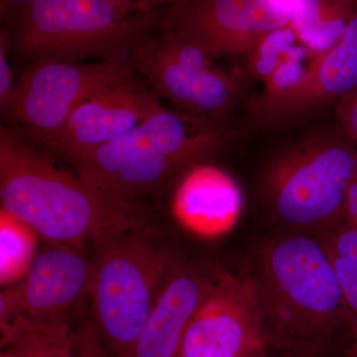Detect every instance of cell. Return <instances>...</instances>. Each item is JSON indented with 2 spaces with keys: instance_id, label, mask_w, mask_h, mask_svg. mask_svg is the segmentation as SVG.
Segmentation results:
<instances>
[{
  "instance_id": "cell-1",
  "label": "cell",
  "mask_w": 357,
  "mask_h": 357,
  "mask_svg": "<svg viewBox=\"0 0 357 357\" xmlns=\"http://www.w3.org/2000/svg\"><path fill=\"white\" fill-rule=\"evenodd\" d=\"M0 198L1 208L42 238L82 250L107 232L154 229L139 202L100 191L4 126L0 128Z\"/></svg>"
},
{
  "instance_id": "cell-2",
  "label": "cell",
  "mask_w": 357,
  "mask_h": 357,
  "mask_svg": "<svg viewBox=\"0 0 357 357\" xmlns=\"http://www.w3.org/2000/svg\"><path fill=\"white\" fill-rule=\"evenodd\" d=\"M248 270L270 349L321 357L352 319L316 236L281 230L259 244Z\"/></svg>"
},
{
  "instance_id": "cell-3",
  "label": "cell",
  "mask_w": 357,
  "mask_h": 357,
  "mask_svg": "<svg viewBox=\"0 0 357 357\" xmlns=\"http://www.w3.org/2000/svg\"><path fill=\"white\" fill-rule=\"evenodd\" d=\"M91 314L112 357H133L155 303L182 262L155 229L107 232L93 239Z\"/></svg>"
},
{
  "instance_id": "cell-4",
  "label": "cell",
  "mask_w": 357,
  "mask_h": 357,
  "mask_svg": "<svg viewBox=\"0 0 357 357\" xmlns=\"http://www.w3.org/2000/svg\"><path fill=\"white\" fill-rule=\"evenodd\" d=\"M217 142V134L198 117L162 107L137 128L68 163L100 191L137 201L196 165Z\"/></svg>"
},
{
  "instance_id": "cell-5",
  "label": "cell",
  "mask_w": 357,
  "mask_h": 357,
  "mask_svg": "<svg viewBox=\"0 0 357 357\" xmlns=\"http://www.w3.org/2000/svg\"><path fill=\"white\" fill-rule=\"evenodd\" d=\"M159 20L156 13H126L105 0H29L17 48L34 63L129 59Z\"/></svg>"
},
{
  "instance_id": "cell-6",
  "label": "cell",
  "mask_w": 357,
  "mask_h": 357,
  "mask_svg": "<svg viewBox=\"0 0 357 357\" xmlns=\"http://www.w3.org/2000/svg\"><path fill=\"white\" fill-rule=\"evenodd\" d=\"M356 163L357 146L347 136L310 142L276 160L265 180L276 222L312 236L344 225Z\"/></svg>"
},
{
  "instance_id": "cell-7",
  "label": "cell",
  "mask_w": 357,
  "mask_h": 357,
  "mask_svg": "<svg viewBox=\"0 0 357 357\" xmlns=\"http://www.w3.org/2000/svg\"><path fill=\"white\" fill-rule=\"evenodd\" d=\"M133 70L128 58L107 59L93 64L34 63L1 110L28 130L54 132L84 100L132 79Z\"/></svg>"
},
{
  "instance_id": "cell-8",
  "label": "cell",
  "mask_w": 357,
  "mask_h": 357,
  "mask_svg": "<svg viewBox=\"0 0 357 357\" xmlns=\"http://www.w3.org/2000/svg\"><path fill=\"white\" fill-rule=\"evenodd\" d=\"M268 349L259 301L248 270L218 268L188 324L178 357H263Z\"/></svg>"
},
{
  "instance_id": "cell-9",
  "label": "cell",
  "mask_w": 357,
  "mask_h": 357,
  "mask_svg": "<svg viewBox=\"0 0 357 357\" xmlns=\"http://www.w3.org/2000/svg\"><path fill=\"white\" fill-rule=\"evenodd\" d=\"M131 54L137 70L159 95L188 114H218L234 96L231 79L211 68L210 56L199 45L175 30L160 27Z\"/></svg>"
},
{
  "instance_id": "cell-10",
  "label": "cell",
  "mask_w": 357,
  "mask_h": 357,
  "mask_svg": "<svg viewBox=\"0 0 357 357\" xmlns=\"http://www.w3.org/2000/svg\"><path fill=\"white\" fill-rule=\"evenodd\" d=\"M160 109L156 93L132 77L84 100L54 132L23 128L16 131L34 146L68 163L137 128Z\"/></svg>"
},
{
  "instance_id": "cell-11",
  "label": "cell",
  "mask_w": 357,
  "mask_h": 357,
  "mask_svg": "<svg viewBox=\"0 0 357 357\" xmlns=\"http://www.w3.org/2000/svg\"><path fill=\"white\" fill-rule=\"evenodd\" d=\"M93 264L86 250L54 243L35 257L27 273L0 295V326L16 317L70 319L91 297Z\"/></svg>"
},
{
  "instance_id": "cell-12",
  "label": "cell",
  "mask_w": 357,
  "mask_h": 357,
  "mask_svg": "<svg viewBox=\"0 0 357 357\" xmlns=\"http://www.w3.org/2000/svg\"><path fill=\"white\" fill-rule=\"evenodd\" d=\"M294 18L273 0H184L169 7L159 26L191 39L211 57L255 49L265 35L292 24Z\"/></svg>"
},
{
  "instance_id": "cell-13",
  "label": "cell",
  "mask_w": 357,
  "mask_h": 357,
  "mask_svg": "<svg viewBox=\"0 0 357 357\" xmlns=\"http://www.w3.org/2000/svg\"><path fill=\"white\" fill-rule=\"evenodd\" d=\"M218 268L182 263L162 289L133 357H178L188 324L198 309Z\"/></svg>"
},
{
  "instance_id": "cell-14",
  "label": "cell",
  "mask_w": 357,
  "mask_h": 357,
  "mask_svg": "<svg viewBox=\"0 0 357 357\" xmlns=\"http://www.w3.org/2000/svg\"><path fill=\"white\" fill-rule=\"evenodd\" d=\"M238 185L215 167L194 165L181 176L172 199L178 222L202 236H218L236 225L243 210Z\"/></svg>"
},
{
  "instance_id": "cell-15",
  "label": "cell",
  "mask_w": 357,
  "mask_h": 357,
  "mask_svg": "<svg viewBox=\"0 0 357 357\" xmlns=\"http://www.w3.org/2000/svg\"><path fill=\"white\" fill-rule=\"evenodd\" d=\"M357 89V15L344 36L310 65L306 79L297 89L272 100L275 109H297L318 98H344Z\"/></svg>"
},
{
  "instance_id": "cell-16",
  "label": "cell",
  "mask_w": 357,
  "mask_h": 357,
  "mask_svg": "<svg viewBox=\"0 0 357 357\" xmlns=\"http://www.w3.org/2000/svg\"><path fill=\"white\" fill-rule=\"evenodd\" d=\"M70 319L16 317L1 328V352L6 357H73Z\"/></svg>"
},
{
  "instance_id": "cell-17",
  "label": "cell",
  "mask_w": 357,
  "mask_h": 357,
  "mask_svg": "<svg viewBox=\"0 0 357 357\" xmlns=\"http://www.w3.org/2000/svg\"><path fill=\"white\" fill-rule=\"evenodd\" d=\"M351 18L338 0H302L292 27L305 47L321 55L342 39Z\"/></svg>"
},
{
  "instance_id": "cell-18",
  "label": "cell",
  "mask_w": 357,
  "mask_h": 357,
  "mask_svg": "<svg viewBox=\"0 0 357 357\" xmlns=\"http://www.w3.org/2000/svg\"><path fill=\"white\" fill-rule=\"evenodd\" d=\"M39 234L1 208L0 213V282L15 285L25 276L35 257Z\"/></svg>"
},
{
  "instance_id": "cell-19",
  "label": "cell",
  "mask_w": 357,
  "mask_h": 357,
  "mask_svg": "<svg viewBox=\"0 0 357 357\" xmlns=\"http://www.w3.org/2000/svg\"><path fill=\"white\" fill-rule=\"evenodd\" d=\"M316 236L330 258L351 318L357 321V227L344 223Z\"/></svg>"
},
{
  "instance_id": "cell-20",
  "label": "cell",
  "mask_w": 357,
  "mask_h": 357,
  "mask_svg": "<svg viewBox=\"0 0 357 357\" xmlns=\"http://www.w3.org/2000/svg\"><path fill=\"white\" fill-rule=\"evenodd\" d=\"M297 38L292 24L268 33L253 49L255 56L251 62L253 69L267 79L295 45Z\"/></svg>"
},
{
  "instance_id": "cell-21",
  "label": "cell",
  "mask_w": 357,
  "mask_h": 357,
  "mask_svg": "<svg viewBox=\"0 0 357 357\" xmlns=\"http://www.w3.org/2000/svg\"><path fill=\"white\" fill-rule=\"evenodd\" d=\"M307 47L294 45L273 74L266 79L269 100L297 89L306 79L307 70L303 61L307 57Z\"/></svg>"
},
{
  "instance_id": "cell-22",
  "label": "cell",
  "mask_w": 357,
  "mask_h": 357,
  "mask_svg": "<svg viewBox=\"0 0 357 357\" xmlns=\"http://www.w3.org/2000/svg\"><path fill=\"white\" fill-rule=\"evenodd\" d=\"M73 357H112L91 319H82L73 333Z\"/></svg>"
},
{
  "instance_id": "cell-23",
  "label": "cell",
  "mask_w": 357,
  "mask_h": 357,
  "mask_svg": "<svg viewBox=\"0 0 357 357\" xmlns=\"http://www.w3.org/2000/svg\"><path fill=\"white\" fill-rule=\"evenodd\" d=\"M337 112L345 134L357 146V89L342 98Z\"/></svg>"
},
{
  "instance_id": "cell-24",
  "label": "cell",
  "mask_w": 357,
  "mask_h": 357,
  "mask_svg": "<svg viewBox=\"0 0 357 357\" xmlns=\"http://www.w3.org/2000/svg\"><path fill=\"white\" fill-rule=\"evenodd\" d=\"M13 72L7 61V43L3 35L0 40V107L3 109L9 98L13 96L14 89Z\"/></svg>"
},
{
  "instance_id": "cell-25",
  "label": "cell",
  "mask_w": 357,
  "mask_h": 357,
  "mask_svg": "<svg viewBox=\"0 0 357 357\" xmlns=\"http://www.w3.org/2000/svg\"><path fill=\"white\" fill-rule=\"evenodd\" d=\"M345 223L357 227V163L345 202Z\"/></svg>"
},
{
  "instance_id": "cell-26",
  "label": "cell",
  "mask_w": 357,
  "mask_h": 357,
  "mask_svg": "<svg viewBox=\"0 0 357 357\" xmlns=\"http://www.w3.org/2000/svg\"><path fill=\"white\" fill-rule=\"evenodd\" d=\"M143 13H155L157 7L168 6L169 7L181 3L184 0H135Z\"/></svg>"
},
{
  "instance_id": "cell-27",
  "label": "cell",
  "mask_w": 357,
  "mask_h": 357,
  "mask_svg": "<svg viewBox=\"0 0 357 357\" xmlns=\"http://www.w3.org/2000/svg\"><path fill=\"white\" fill-rule=\"evenodd\" d=\"M105 1L114 4L115 6L119 7L126 13H143L139 4L135 0H105Z\"/></svg>"
},
{
  "instance_id": "cell-28",
  "label": "cell",
  "mask_w": 357,
  "mask_h": 357,
  "mask_svg": "<svg viewBox=\"0 0 357 357\" xmlns=\"http://www.w3.org/2000/svg\"><path fill=\"white\" fill-rule=\"evenodd\" d=\"M263 357H307L299 354H290V352L277 351V349L268 347L266 354Z\"/></svg>"
},
{
  "instance_id": "cell-29",
  "label": "cell",
  "mask_w": 357,
  "mask_h": 357,
  "mask_svg": "<svg viewBox=\"0 0 357 357\" xmlns=\"http://www.w3.org/2000/svg\"><path fill=\"white\" fill-rule=\"evenodd\" d=\"M0 357H6V354H2V352H1V354H0Z\"/></svg>"
}]
</instances>
